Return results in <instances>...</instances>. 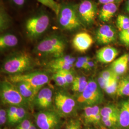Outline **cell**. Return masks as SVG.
I'll use <instances>...</instances> for the list:
<instances>
[{"instance_id": "6da1fadb", "label": "cell", "mask_w": 129, "mask_h": 129, "mask_svg": "<svg viewBox=\"0 0 129 129\" xmlns=\"http://www.w3.org/2000/svg\"><path fill=\"white\" fill-rule=\"evenodd\" d=\"M33 60L31 55L21 52L7 57L2 64L1 72L10 76L23 74L32 69Z\"/></svg>"}, {"instance_id": "7a4b0ae2", "label": "cell", "mask_w": 129, "mask_h": 129, "mask_svg": "<svg viewBox=\"0 0 129 129\" xmlns=\"http://www.w3.org/2000/svg\"><path fill=\"white\" fill-rule=\"evenodd\" d=\"M66 47V42L64 38L54 35L41 40L36 46L35 51L39 55L56 58L63 55Z\"/></svg>"}, {"instance_id": "3957f363", "label": "cell", "mask_w": 129, "mask_h": 129, "mask_svg": "<svg viewBox=\"0 0 129 129\" xmlns=\"http://www.w3.org/2000/svg\"><path fill=\"white\" fill-rule=\"evenodd\" d=\"M102 89L97 82L93 79L88 81L85 90L76 99L77 104L82 108L88 106L98 105L104 101Z\"/></svg>"}, {"instance_id": "277c9868", "label": "cell", "mask_w": 129, "mask_h": 129, "mask_svg": "<svg viewBox=\"0 0 129 129\" xmlns=\"http://www.w3.org/2000/svg\"><path fill=\"white\" fill-rule=\"evenodd\" d=\"M0 96L2 103L10 106L27 107L29 105L14 83L8 79L1 81Z\"/></svg>"}, {"instance_id": "5b68a950", "label": "cell", "mask_w": 129, "mask_h": 129, "mask_svg": "<svg viewBox=\"0 0 129 129\" xmlns=\"http://www.w3.org/2000/svg\"><path fill=\"white\" fill-rule=\"evenodd\" d=\"M57 16L59 25L64 30L73 31L80 27L82 25L78 10L73 5H61L60 12Z\"/></svg>"}, {"instance_id": "8992f818", "label": "cell", "mask_w": 129, "mask_h": 129, "mask_svg": "<svg viewBox=\"0 0 129 129\" xmlns=\"http://www.w3.org/2000/svg\"><path fill=\"white\" fill-rule=\"evenodd\" d=\"M12 83L23 82L31 85L39 91L48 83L50 77L48 74L43 71H35L28 73L11 75L8 79Z\"/></svg>"}, {"instance_id": "52a82bcc", "label": "cell", "mask_w": 129, "mask_h": 129, "mask_svg": "<svg viewBox=\"0 0 129 129\" xmlns=\"http://www.w3.org/2000/svg\"><path fill=\"white\" fill-rule=\"evenodd\" d=\"M54 103L56 111L61 116L68 117L74 114L77 106L76 99L63 91L56 92L54 98Z\"/></svg>"}, {"instance_id": "ba28073f", "label": "cell", "mask_w": 129, "mask_h": 129, "mask_svg": "<svg viewBox=\"0 0 129 129\" xmlns=\"http://www.w3.org/2000/svg\"><path fill=\"white\" fill-rule=\"evenodd\" d=\"M49 23L50 19L46 14H39L29 18L25 26L28 36L32 39L39 37L46 31Z\"/></svg>"}, {"instance_id": "9c48e42d", "label": "cell", "mask_w": 129, "mask_h": 129, "mask_svg": "<svg viewBox=\"0 0 129 129\" xmlns=\"http://www.w3.org/2000/svg\"><path fill=\"white\" fill-rule=\"evenodd\" d=\"M61 116L52 110L40 111L35 115V121L39 129H58Z\"/></svg>"}, {"instance_id": "30bf717a", "label": "cell", "mask_w": 129, "mask_h": 129, "mask_svg": "<svg viewBox=\"0 0 129 129\" xmlns=\"http://www.w3.org/2000/svg\"><path fill=\"white\" fill-rule=\"evenodd\" d=\"M53 96V91L51 88L43 87L37 93L33 104L40 111L52 110L54 102Z\"/></svg>"}, {"instance_id": "8fae6325", "label": "cell", "mask_w": 129, "mask_h": 129, "mask_svg": "<svg viewBox=\"0 0 129 129\" xmlns=\"http://www.w3.org/2000/svg\"><path fill=\"white\" fill-rule=\"evenodd\" d=\"M77 10L82 22L90 24L94 22L96 15V7L91 1H84L79 5Z\"/></svg>"}, {"instance_id": "7c38bea8", "label": "cell", "mask_w": 129, "mask_h": 129, "mask_svg": "<svg viewBox=\"0 0 129 129\" xmlns=\"http://www.w3.org/2000/svg\"><path fill=\"white\" fill-rule=\"evenodd\" d=\"M76 61L75 57L71 55H62L55 58L47 64V67L54 73L60 70H71Z\"/></svg>"}, {"instance_id": "4fadbf2b", "label": "cell", "mask_w": 129, "mask_h": 129, "mask_svg": "<svg viewBox=\"0 0 129 129\" xmlns=\"http://www.w3.org/2000/svg\"><path fill=\"white\" fill-rule=\"evenodd\" d=\"M101 109L98 105L88 106L83 108V121L87 126L94 125L102 128Z\"/></svg>"}, {"instance_id": "5bb4252c", "label": "cell", "mask_w": 129, "mask_h": 129, "mask_svg": "<svg viewBox=\"0 0 129 129\" xmlns=\"http://www.w3.org/2000/svg\"><path fill=\"white\" fill-rule=\"evenodd\" d=\"M93 43L92 37L88 33L77 34L72 40V45L76 51L84 53L88 50Z\"/></svg>"}, {"instance_id": "9a60e30c", "label": "cell", "mask_w": 129, "mask_h": 129, "mask_svg": "<svg viewBox=\"0 0 129 129\" xmlns=\"http://www.w3.org/2000/svg\"><path fill=\"white\" fill-rule=\"evenodd\" d=\"M116 33L114 29L110 25H103L97 30L96 38L101 45H106L115 40Z\"/></svg>"}, {"instance_id": "2e32d148", "label": "cell", "mask_w": 129, "mask_h": 129, "mask_svg": "<svg viewBox=\"0 0 129 129\" xmlns=\"http://www.w3.org/2000/svg\"><path fill=\"white\" fill-rule=\"evenodd\" d=\"M119 54L118 50L111 46L103 47L96 52L97 60L102 63L108 64L113 62Z\"/></svg>"}, {"instance_id": "e0dca14e", "label": "cell", "mask_w": 129, "mask_h": 129, "mask_svg": "<svg viewBox=\"0 0 129 129\" xmlns=\"http://www.w3.org/2000/svg\"><path fill=\"white\" fill-rule=\"evenodd\" d=\"M23 98L30 104L33 103L38 91L27 83L20 82L14 83Z\"/></svg>"}, {"instance_id": "ac0fdd59", "label": "cell", "mask_w": 129, "mask_h": 129, "mask_svg": "<svg viewBox=\"0 0 129 129\" xmlns=\"http://www.w3.org/2000/svg\"><path fill=\"white\" fill-rule=\"evenodd\" d=\"M129 64V55L124 54L114 60L111 64V69L118 76L125 74Z\"/></svg>"}, {"instance_id": "d6986e66", "label": "cell", "mask_w": 129, "mask_h": 129, "mask_svg": "<svg viewBox=\"0 0 129 129\" xmlns=\"http://www.w3.org/2000/svg\"><path fill=\"white\" fill-rule=\"evenodd\" d=\"M118 127L121 129H127L129 127V100L121 103L119 112Z\"/></svg>"}, {"instance_id": "ffe728a7", "label": "cell", "mask_w": 129, "mask_h": 129, "mask_svg": "<svg viewBox=\"0 0 129 129\" xmlns=\"http://www.w3.org/2000/svg\"><path fill=\"white\" fill-rule=\"evenodd\" d=\"M117 10V6L114 3L103 5L100 11V19L103 22H108L114 16Z\"/></svg>"}, {"instance_id": "44dd1931", "label": "cell", "mask_w": 129, "mask_h": 129, "mask_svg": "<svg viewBox=\"0 0 129 129\" xmlns=\"http://www.w3.org/2000/svg\"><path fill=\"white\" fill-rule=\"evenodd\" d=\"M18 43L17 37L11 34H6L0 37L1 50L12 48L16 46Z\"/></svg>"}, {"instance_id": "7402d4cb", "label": "cell", "mask_w": 129, "mask_h": 129, "mask_svg": "<svg viewBox=\"0 0 129 129\" xmlns=\"http://www.w3.org/2000/svg\"><path fill=\"white\" fill-rule=\"evenodd\" d=\"M87 78L84 76H78L74 78V81L72 84V90L76 93L77 95H79L86 88L88 84Z\"/></svg>"}, {"instance_id": "603a6c76", "label": "cell", "mask_w": 129, "mask_h": 129, "mask_svg": "<svg viewBox=\"0 0 129 129\" xmlns=\"http://www.w3.org/2000/svg\"><path fill=\"white\" fill-rule=\"evenodd\" d=\"M120 109L113 104H109L103 107L101 110L102 118H117L119 119Z\"/></svg>"}, {"instance_id": "cb8c5ba5", "label": "cell", "mask_w": 129, "mask_h": 129, "mask_svg": "<svg viewBox=\"0 0 129 129\" xmlns=\"http://www.w3.org/2000/svg\"><path fill=\"white\" fill-rule=\"evenodd\" d=\"M117 95L118 96H129V79L123 78L118 82Z\"/></svg>"}, {"instance_id": "d4e9b609", "label": "cell", "mask_w": 129, "mask_h": 129, "mask_svg": "<svg viewBox=\"0 0 129 129\" xmlns=\"http://www.w3.org/2000/svg\"><path fill=\"white\" fill-rule=\"evenodd\" d=\"M42 5L46 6L53 11L58 16L60 12L61 5L56 2L55 0H37Z\"/></svg>"}, {"instance_id": "484cf974", "label": "cell", "mask_w": 129, "mask_h": 129, "mask_svg": "<svg viewBox=\"0 0 129 129\" xmlns=\"http://www.w3.org/2000/svg\"><path fill=\"white\" fill-rule=\"evenodd\" d=\"M26 114L27 111L25 109V107H18L17 113L10 125H14L17 124H18L19 123L21 122L25 119Z\"/></svg>"}, {"instance_id": "4316f807", "label": "cell", "mask_w": 129, "mask_h": 129, "mask_svg": "<svg viewBox=\"0 0 129 129\" xmlns=\"http://www.w3.org/2000/svg\"><path fill=\"white\" fill-rule=\"evenodd\" d=\"M117 25L120 32L129 28V18L124 15H119L117 19Z\"/></svg>"}, {"instance_id": "83f0119b", "label": "cell", "mask_w": 129, "mask_h": 129, "mask_svg": "<svg viewBox=\"0 0 129 129\" xmlns=\"http://www.w3.org/2000/svg\"><path fill=\"white\" fill-rule=\"evenodd\" d=\"M52 78L55 82V84L60 87H68V84L64 77L59 72H55L53 75Z\"/></svg>"}, {"instance_id": "f1b7e54d", "label": "cell", "mask_w": 129, "mask_h": 129, "mask_svg": "<svg viewBox=\"0 0 129 129\" xmlns=\"http://www.w3.org/2000/svg\"><path fill=\"white\" fill-rule=\"evenodd\" d=\"M118 79H114L112 80L108 86L106 87L104 91L107 93L108 95H113L117 93V88L118 85Z\"/></svg>"}, {"instance_id": "f546056e", "label": "cell", "mask_w": 129, "mask_h": 129, "mask_svg": "<svg viewBox=\"0 0 129 129\" xmlns=\"http://www.w3.org/2000/svg\"><path fill=\"white\" fill-rule=\"evenodd\" d=\"M1 31H3L7 29L9 24V19L7 14H6L5 11L1 7Z\"/></svg>"}, {"instance_id": "4dcf8cb0", "label": "cell", "mask_w": 129, "mask_h": 129, "mask_svg": "<svg viewBox=\"0 0 129 129\" xmlns=\"http://www.w3.org/2000/svg\"><path fill=\"white\" fill-rule=\"evenodd\" d=\"M82 123L78 119H71L67 123L66 129H81Z\"/></svg>"}, {"instance_id": "1f68e13d", "label": "cell", "mask_w": 129, "mask_h": 129, "mask_svg": "<svg viewBox=\"0 0 129 129\" xmlns=\"http://www.w3.org/2000/svg\"><path fill=\"white\" fill-rule=\"evenodd\" d=\"M57 72H59L64 77L65 79L66 80L68 86L70 84L72 85L75 77H74L71 70H60Z\"/></svg>"}, {"instance_id": "d6a6232c", "label": "cell", "mask_w": 129, "mask_h": 129, "mask_svg": "<svg viewBox=\"0 0 129 129\" xmlns=\"http://www.w3.org/2000/svg\"><path fill=\"white\" fill-rule=\"evenodd\" d=\"M100 76L106 80H110L111 79L117 78L118 77L111 69H106L102 71L100 75Z\"/></svg>"}, {"instance_id": "836d02e7", "label": "cell", "mask_w": 129, "mask_h": 129, "mask_svg": "<svg viewBox=\"0 0 129 129\" xmlns=\"http://www.w3.org/2000/svg\"><path fill=\"white\" fill-rule=\"evenodd\" d=\"M18 107L17 106H10L7 109V115H8V122L7 123L10 125L12 121L14 119V117L16 115L18 110Z\"/></svg>"}, {"instance_id": "e575fe53", "label": "cell", "mask_w": 129, "mask_h": 129, "mask_svg": "<svg viewBox=\"0 0 129 129\" xmlns=\"http://www.w3.org/2000/svg\"><path fill=\"white\" fill-rule=\"evenodd\" d=\"M119 37L120 41L124 45L129 46V28L128 29L120 32Z\"/></svg>"}, {"instance_id": "d590c367", "label": "cell", "mask_w": 129, "mask_h": 129, "mask_svg": "<svg viewBox=\"0 0 129 129\" xmlns=\"http://www.w3.org/2000/svg\"><path fill=\"white\" fill-rule=\"evenodd\" d=\"M8 122V115L7 111L1 108L0 110V125L3 126Z\"/></svg>"}, {"instance_id": "8d00e7d4", "label": "cell", "mask_w": 129, "mask_h": 129, "mask_svg": "<svg viewBox=\"0 0 129 129\" xmlns=\"http://www.w3.org/2000/svg\"><path fill=\"white\" fill-rule=\"evenodd\" d=\"M32 123V122L30 120L25 119L21 122L19 123L16 129H29Z\"/></svg>"}, {"instance_id": "74e56055", "label": "cell", "mask_w": 129, "mask_h": 129, "mask_svg": "<svg viewBox=\"0 0 129 129\" xmlns=\"http://www.w3.org/2000/svg\"><path fill=\"white\" fill-rule=\"evenodd\" d=\"M75 66L78 69H84L85 70H89L88 65L85 63L82 60L79 59L78 58L76 60L75 64Z\"/></svg>"}, {"instance_id": "f35d334b", "label": "cell", "mask_w": 129, "mask_h": 129, "mask_svg": "<svg viewBox=\"0 0 129 129\" xmlns=\"http://www.w3.org/2000/svg\"><path fill=\"white\" fill-rule=\"evenodd\" d=\"M14 4L18 6H22L25 3V0H12Z\"/></svg>"}, {"instance_id": "ab89813d", "label": "cell", "mask_w": 129, "mask_h": 129, "mask_svg": "<svg viewBox=\"0 0 129 129\" xmlns=\"http://www.w3.org/2000/svg\"><path fill=\"white\" fill-rule=\"evenodd\" d=\"M99 1L100 3L105 5V4H110V3H113L116 0H99Z\"/></svg>"}, {"instance_id": "60d3db41", "label": "cell", "mask_w": 129, "mask_h": 129, "mask_svg": "<svg viewBox=\"0 0 129 129\" xmlns=\"http://www.w3.org/2000/svg\"><path fill=\"white\" fill-rule=\"evenodd\" d=\"M126 9L128 13H129V0H128L126 3Z\"/></svg>"}, {"instance_id": "b9f144b4", "label": "cell", "mask_w": 129, "mask_h": 129, "mask_svg": "<svg viewBox=\"0 0 129 129\" xmlns=\"http://www.w3.org/2000/svg\"><path fill=\"white\" fill-rule=\"evenodd\" d=\"M29 129H37V128L36 126L33 123L31 125V126H30V127Z\"/></svg>"}, {"instance_id": "7bdbcfd3", "label": "cell", "mask_w": 129, "mask_h": 129, "mask_svg": "<svg viewBox=\"0 0 129 129\" xmlns=\"http://www.w3.org/2000/svg\"><path fill=\"white\" fill-rule=\"evenodd\" d=\"M84 129H94V128H91V127H86V128H85Z\"/></svg>"}, {"instance_id": "ee69618b", "label": "cell", "mask_w": 129, "mask_h": 129, "mask_svg": "<svg viewBox=\"0 0 129 129\" xmlns=\"http://www.w3.org/2000/svg\"></svg>"}]
</instances>
